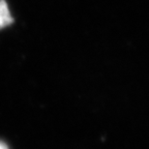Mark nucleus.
<instances>
[{
  "label": "nucleus",
  "mask_w": 149,
  "mask_h": 149,
  "mask_svg": "<svg viewBox=\"0 0 149 149\" xmlns=\"http://www.w3.org/2000/svg\"><path fill=\"white\" fill-rule=\"evenodd\" d=\"M14 22V17L12 16L9 6L5 0H0V29L11 25Z\"/></svg>",
  "instance_id": "obj_1"
},
{
  "label": "nucleus",
  "mask_w": 149,
  "mask_h": 149,
  "mask_svg": "<svg viewBox=\"0 0 149 149\" xmlns=\"http://www.w3.org/2000/svg\"><path fill=\"white\" fill-rule=\"evenodd\" d=\"M0 149H8V147L6 146V145L3 143V142L0 141Z\"/></svg>",
  "instance_id": "obj_2"
}]
</instances>
